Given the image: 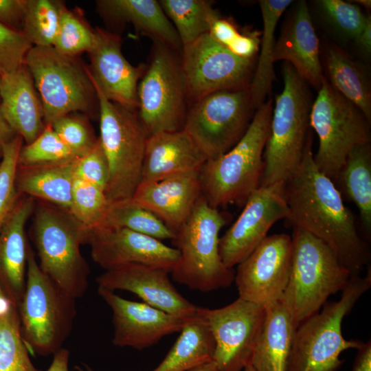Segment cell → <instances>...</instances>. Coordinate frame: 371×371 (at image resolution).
Masks as SVG:
<instances>
[{"label":"cell","mask_w":371,"mask_h":371,"mask_svg":"<svg viewBox=\"0 0 371 371\" xmlns=\"http://www.w3.org/2000/svg\"><path fill=\"white\" fill-rule=\"evenodd\" d=\"M16 308L0 284V318Z\"/></svg>","instance_id":"obj_52"},{"label":"cell","mask_w":371,"mask_h":371,"mask_svg":"<svg viewBox=\"0 0 371 371\" xmlns=\"http://www.w3.org/2000/svg\"><path fill=\"white\" fill-rule=\"evenodd\" d=\"M78 157L63 142L51 125L45 124L42 133L31 143L23 146L18 165L56 164L76 160Z\"/></svg>","instance_id":"obj_41"},{"label":"cell","mask_w":371,"mask_h":371,"mask_svg":"<svg viewBox=\"0 0 371 371\" xmlns=\"http://www.w3.org/2000/svg\"><path fill=\"white\" fill-rule=\"evenodd\" d=\"M176 50L154 42L137 87L138 116L148 135L183 129L188 100Z\"/></svg>","instance_id":"obj_13"},{"label":"cell","mask_w":371,"mask_h":371,"mask_svg":"<svg viewBox=\"0 0 371 371\" xmlns=\"http://www.w3.org/2000/svg\"><path fill=\"white\" fill-rule=\"evenodd\" d=\"M370 286L369 266L365 276L350 277L339 300L326 302L322 310L297 326L286 371H336L339 368L344 361L339 358L341 354L348 349H357L363 344L344 337L342 322Z\"/></svg>","instance_id":"obj_5"},{"label":"cell","mask_w":371,"mask_h":371,"mask_svg":"<svg viewBox=\"0 0 371 371\" xmlns=\"http://www.w3.org/2000/svg\"><path fill=\"white\" fill-rule=\"evenodd\" d=\"M42 102L45 124L71 113H90L96 92L89 68L52 46H33L25 63Z\"/></svg>","instance_id":"obj_11"},{"label":"cell","mask_w":371,"mask_h":371,"mask_svg":"<svg viewBox=\"0 0 371 371\" xmlns=\"http://www.w3.org/2000/svg\"><path fill=\"white\" fill-rule=\"evenodd\" d=\"M297 326L279 300L265 306V316L249 362L255 371H286Z\"/></svg>","instance_id":"obj_27"},{"label":"cell","mask_w":371,"mask_h":371,"mask_svg":"<svg viewBox=\"0 0 371 371\" xmlns=\"http://www.w3.org/2000/svg\"><path fill=\"white\" fill-rule=\"evenodd\" d=\"M69 351L61 348L54 355L52 361L47 371H69Z\"/></svg>","instance_id":"obj_51"},{"label":"cell","mask_w":371,"mask_h":371,"mask_svg":"<svg viewBox=\"0 0 371 371\" xmlns=\"http://www.w3.org/2000/svg\"><path fill=\"white\" fill-rule=\"evenodd\" d=\"M85 243L97 265L108 270L126 264L163 268L170 273L179 251L161 240L133 230L102 225L86 232Z\"/></svg>","instance_id":"obj_18"},{"label":"cell","mask_w":371,"mask_h":371,"mask_svg":"<svg viewBox=\"0 0 371 371\" xmlns=\"http://www.w3.org/2000/svg\"><path fill=\"white\" fill-rule=\"evenodd\" d=\"M273 60H285L308 85L318 89L324 76L319 41L306 1L296 4L276 41Z\"/></svg>","instance_id":"obj_23"},{"label":"cell","mask_w":371,"mask_h":371,"mask_svg":"<svg viewBox=\"0 0 371 371\" xmlns=\"http://www.w3.org/2000/svg\"><path fill=\"white\" fill-rule=\"evenodd\" d=\"M27 0H0V23L21 31Z\"/></svg>","instance_id":"obj_47"},{"label":"cell","mask_w":371,"mask_h":371,"mask_svg":"<svg viewBox=\"0 0 371 371\" xmlns=\"http://www.w3.org/2000/svg\"><path fill=\"white\" fill-rule=\"evenodd\" d=\"M0 371H42L30 359L17 308L0 318Z\"/></svg>","instance_id":"obj_37"},{"label":"cell","mask_w":371,"mask_h":371,"mask_svg":"<svg viewBox=\"0 0 371 371\" xmlns=\"http://www.w3.org/2000/svg\"><path fill=\"white\" fill-rule=\"evenodd\" d=\"M357 49L366 57L371 54V19L359 34L354 39Z\"/></svg>","instance_id":"obj_49"},{"label":"cell","mask_w":371,"mask_h":371,"mask_svg":"<svg viewBox=\"0 0 371 371\" xmlns=\"http://www.w3.org/2000/svg\"><path fill=\"white\" fill-rule=\"evenodd\" d=\"M196 313L212 335L217 371H243L261 330L265 307L238 297L221 308L197 306Z\"/></svg>","instance_id":"obj_15"},{"label":"cell","mask_w":371,"mask_h":371,"mask_svg":"<svg viewBox=\"0 0 371 371\" xmlns=\"http://www.w3.org/2000/svg\"><path fill=\"white\" fill-rule=\"evenodd\" d=\"M310 126L319 139L315 165L334 183L353 148L370 143V122L325 76L311 106Z\"/></svg>","instance_id":"obj_10"},{"label":"cell","mask_w":371,"mask_h":371,"mask_svg":"<svg viewBox=\"0 0 371 371\" xmlns=\"http://www.w3.org/2000/svg\"><path fill=\"white\" fill-rule=\"evenodd\" d=\"M23 139L17 135L3 146L0 161V231L21 194L15 185L19 152Z\"/></svg>","instance_id":"obj_42"},{"label":"cell","mask_w":371,"mask_h":371,"mask_svg":"<svg viewBox=\"0 0 371 371\" xmlns=\"http://www.w3.org/2000/svg\"><path fill=\"white\" fill-rule=\"evenodd\" d=\"M32 240L41 269L64 292L82 297L89 285V265L80 246L86 230L60 207L37 200L32 214Z\"/></svg>","instance_id":"obj_4"},{"label":"cell","mask_w":371,"mask_h":371,"mask_svg":"<svg viewBox=\"0 0 371 371\" xmlns=\"http://www.w3.org/2000/svg\"><path fill=\"white\" fill-rule=\"evenodd\" d=\"M109 203L104 191L76 179L69 212L83 226L86 232L104 223Z\"/></svg>","instance_id":"obj_38"},{"label":"cell","mask_w":371,"mask_h":371,"mask_svg":"<svg viewBox=\"0 0 371 371\" xmlns=\"http://www.w3.org/2000/svg\"><path fill=\"white\" fill-rule=\"evenodd\" d=\"M18 134L5 120L0 107V158L3 155V146L13 140Z\"/></svg>","instance_id":"obj_50"},{"label":"cell","mask_w":371,"mask_h":371,"mask_svg":"<svg viewBox=\"0 0 371 371\" xmlns=\"http://www.w3.org/2000/svg\"><path fill=\"white\" fill-rule=\"evenodd\" d=\"M92 82L100 113L99 139L109 166L106 196L109 202L132 198L142 179L148 135L137 110L109 100Z\"/></svg>","instance_id":"obj_9"},{"label":"cell","mask_w":371,"mask_h":371,"mask_svg":"<svg viewBox=\"0 0 371 371\" xmlns=\"http://www.w3.org/2000/svg\"><path fill=\"white\" fill-rule=\"evenodd\" d=\"M32 47L21 31L0 23V75L24 64Z\"/></svg>","instance_id":"obj_44"},{"label":"cell","mask_w":371,"mask_h":371,"mask_svg":"<svg viewBox=\"0 0 371 371\" xmlns=\"http://www.w3.org/2000/svg\"><path fill=\"white\" fill-rule=\"evenodd\" d=\"M180 59L191 101L220 90L249 87L256 67L255 58L234 54L208 33L182 47Z\"/></svg>","instance_id":"obj_14"},{"label":"cell","mask_w":371,"mask_h":371,"mask_svg":"<svg viewBox=\"0 0 371 371\" xmlns=\"http://www.w3.org/2000/svg\"><path fill=\"white\" fill-rule=\"evenodd\" d=\"M227 218L201 195L191 214L175 233L179 258L171 274L176 282L192 290L210 292L227 288L235 272L219 254V232Z\"/></svg>","instance_id":"obj_7"},{"label":"cell","mask_w":371,"mask_h":371,"mask_svg":"<svg viewBox=\"0 0 371 371\" xmlns=\"http://www.w3.org/2000/svg\"><path fill=\"white\" fill-rule=\"evenodd\" d=\"M49 125L78 158L87 153L98 138L85 117L78 113L61 116Z\"/></svg>","instance_id":"obj_43"},{"label":"cell","mask_w":371,"mask_h":371,"mask_svg":"<svg viewBox=\"0 0 371 371\" xmlns=\"http://www.w3.org/2000/svg\"><path fill=\"white\" fill-rule=\"evenodd\" d=\"M293 228L291 273L280 301L298 326L321 310L329 296L342 291L352 275L324 241Z\"/></svg>","instance_id":"obj_6"},{"label":"cell","mask_w":371,"mask_h":371,"mask_svg":"<svg viewBox=\"0 0 371 371\" xmlns=\"http://www.w3.org/2000/svg\"><path fill=\"white\" fill-rule=\"evenodd\" d=\"M284 188L282 183L260 186L247 199L238 218L219 238V254L226 267L233 269L243 261L276 222L286 219Z\"/></svg>","instance_id":"obj_17"},{"label":"cell","mask_w":371,"mask_h":371,"mask_svg":"<svg viewBox=\"0 0 371 371\" xmlns=\"http://www.w3.org/2000/svg\"><path fill=\"white\" fill-rule=\"evenodd\" d=\"M100 12L110 21L131 23L153 42L175 50L182 49L179 36L165 14L159 1L155 0L98 1Z\"/></svg>","instance_id":"obj_29"},{"label":"cell","mask_w":371,"mask_h":371,"mask_svg":"<svg viewBox=\"0 0 371 371\" xmlns=\"http://www.w3.org/2000/svg\"><path fill=\"white\" fill-rule=\"evenodd\" d=\"M36 200L21 194L0 231V284L18 308L25 289L29 243L25 225Z\"/></svg>","instance_id":"obj_24"},{"label":"cell","mask_w":371,"mask_h":371,"mask_svg":"<svg viewBox=\"0 0 371 371\" xmlns=\"http://www.w3.org/2000/svg\"><path fill=\"white\" fill-rule=\"evenodd\" d=\"M282 71L284 87L273 107L263 155L262 187L288 181L302 160L310 132L313 102L308 84L287 63Z\"/></svg>","instance_id":"obj_3"},{"label":"cell","mask_w":371,"mask_h":371,"mask_svg":"<svg viewBox=\"0 0 371 371\" xmlns=\"http://www.w3.org/2000/svg\"><path fill=\"white\" fill-rule=\"evenodd\" d=\"M316 5L322 18L344 40L354 41L371 19L359 6L342 0H319Z\"/></svg>","instance_id":"obj_40"},{"label":"cell","mask_w":371,"mask_h":371,"mask_svg":"<svg viewBox=\"0 0 371 371\" xmlns=\"http://www.w3.org/2000/svg\"><path fill=\"white\" fill-rule=\"evenodd\" d=\"M192 102L183 129L207 160L225 154L239 142L256 110L249 87L217 91Z\"/></svg>","instance_id":"obj_12"},{"label":"cell","mask_w":371,"mask_h":371,"mask_svg":"<svg viewBox=\"0 0 371 371\" xmlns=\"http://www.w3.org/2000/svg\"><path fill=\"white\" fill-rule=\"evenodd\" d=\"M351 371H371V341L369 339L357 348Z\"/></svg>","instance_id":"obj_48"},{"label":"cell","mask_w":371,"mask_h":371,"mask_svg":"<svg viewBox=\"0 0 371 371\" xmlns=\"http://www.w3.org/2000/svg\"><path fill=\"white\" fill-rule=\"evenodd\" d=\"M98 293L112 312L115 346L147 348L167 335L179 333L188 322L143 302L124 299L109 289L98 287Z\"/></svg>","instance_id":"obj_19"},{"label":"cell","mask_w":371,"mask_h":371,"mask_svg":"<svg viewBox=\"0 0 371 371\" xmlns=\"http://www.w3.org/2000/svg\"><path fill=\"white\" fill-rule=\"evenodd\" d=\"M357 207L367 237L371 234V146L370 143L355 146L350 152L335 183Z\"/></svg>","instance_id":"obj_31"},{"label":"cell","mask_w":371,"mask_h":371,"mask_svg":"<svg viewBox=\"0 0 371 371\" xmlns=\"http://www.w3.org/2000/svg\"><path fill=\"white\" fill-rule=\"evenodd\" d=\"M159 2L173 25L182 47L208 33L210 21L217 14L211 3L203 0H161Z\"/></svg>","instance_id":"obj_34"},{"label":"cell","mask_w":371,"mask_h":371,"mask_svg":"<svg viewBox=\"0 0 371 371\" xmlns=\"http://www.w3.org/2000/svg\"><path fill=\"white\" fill-rule=\"evenodd\" d=\"M325 68L328 82L356 105L371 121V86L368 69L334 43L326 49Z\"/></svg>","instance_id":"obj_30"},{"label":"cell","mask_w":371,"mask_h":371,"mask_svg":"<svg viewBox=\"0 0 371 371\" xmlns=\"http://www.w3.org/2000/svg\"><path fill=\"white\" fill-rule=\"evenodd\" d=\"M206 161L203 153L184 129L157 133L146 140L140 183L200 170Z\"/></svg>","instance_id":"obj_26"},{"label":"cell","mask_w":371,"mask_h":371,"mask_svg":"<svg viewBox=\"0 0 371 371\" xmlns=\"http://www.w3.org/2000/svg\"><path fill=\"white\" fill-rule=\"evenodd\" d=\"M310 131L302 160L284 183L287 222L327 244L352 276L368 267L371 254L335 183L315 165Z\"/></svg>","instance_id":"obj_1"},{"label":"cell","mask_w":371,"mask_h":371,"mask_svg":"<svg viewBox=\"0 0 371 371\" xmlns=\"http://www.w3.org/2000/svg\"><path fill=\"white\" fill-rule=\"evenodd\" d=\"M352 2L357 3V4H360L363 5L364 8H370L371 6V1L370 0H357V1H353Z\"/></svg>","instance_id":"obj_55"},{"label":"cell","mask_w":371,"mask_h":371,"mask_svg":"<svg viewBox=\"0 0 371 371\" xmlns=\"http://www.w3.org/2000/svg\"><path fill=\"white\" fill-rule=\"evenodd\" d=\"M96 40V30L92 29L79 15L65 7L52 47L64 55L76 57L85 52L89 53Z\"/></svg>","instance_id":"obj_39"},{"label":"cell","mask_w":371,"mask_h":371,"mask_svg":"<svg viewBox=\"0 0 371 371\" xmlns=\"http://www.w3.org/2000/svg\"><path fill=\"white\" fill-rule=\"evenodd\" d=\"M179 333L164 359L152 371H189L213 360L212 335L198 315L188 321Z\"/></svg>","instance_id":"obj_33"},{"label":"cell","mask_w":371,"mask_h":371,"mask_svg":"<svg viewBox=\"0 0 371 371\" xmlns=\"http://www.w3.org/2000/svg\"><path fill=\"white\" fill-rule=\"evenodd\" d=\"M102 225L126 228L161 241L175 237L159 218L132 198L110 202Z\"/></svg>","instance_id":"obj_35"},{"label":"cell","mask_w":371,"mask_h":371,"mask_svg":"<svg viewBox=\"0 0 371 371\" xmlns=\"http://www.w3.org/2000/svg\"><path fill=\"white\" fill-rule=\"evenodd\" d=\"M202 195L199 170L140 183L132 199L159 218L175 234Z\"/></svg>","instance_id":"obj_22"},{"label":"cell","mask_w":371,"mask_h":371,"mask_svg":"<svg viewBox=\"0 0 371 371\" xmlns=\"http://www.w3.org/2000/svg\"><path fill=\"white\" fill-rule=\"evenodd\" d=\"M18 313L21 335L30 353L43 357L63 348L76 315V299L41 269L30 245L25 289Z\"/></svg>","instance_id":"obj_8"},{"label":"cell","mask_w":371,"mask_h":371,"mask_svg":"<svg viewBox=\"0 0 371 371\" xmlns=\"http://www.w3.org/2000/svg\"><path fill=\"white\" fill-rule=\"evenodd\" d=\"M292 254L291 236H267L237 265L234 282L238 297L265 307L279 301L289 278Z\"/></svg>","instance_id":"obj_16"},{"label":"cell","mask_w":371,"mask_h":371,"mask_svg":"<svg viewBox=\"0 0 371 371\" xmlns=\"http://www.w3.org/2000/svg\"><path fill=\"white\" fill-rule=\"evenodd\" d=\"M208 34L217 43L228 49L243 34L233 22L229 19L220 17L218 13L210 21Z\"/></svg>","instance_id":"obj_46"},{"label":"cell","mask_w":371,"mask_h":371,"mask_svg":"<svg viewBox=\"0 0 371 371\" xmlns=\"http://www.w3.org/2000/svg\"><path fill=\"white\" fill-rule=\"evenodd\" d=\"M0 107L16 133L28 144L44 130L41 100L25 64L0 75Z\"/></svg>","instance_id":"obj_25"},{"label":"cell","mask_w":371,"mask_h":371,"mask_svg":"<svg viewBox=\"0 0 371 371\" xmlns=\"http://www.w3.org/2000/svg\"><path fill=\"white\" fill-rule=\"evenodd\" d=\"M65 8L60 1L27 0L21 32L32 46H53Z\"/></svg>","instance_id":"obj_36"},{"label":"cell","mask_w":371,"mask_h":371,"mask_svg":"<svg viewBox=\"0 0 371 371\" xmlns=\"http://www.w3.org/2000/svg\"><path fill=\"white\" fill-rule=\"evenodd\" d=\"M76 159L56 164L18 165L15 177L17 192L69 211Z\"/></svg>","instance_id":"obj_28"},{"label":"cell","mask_w":371,"mask_h":371,"mask_svg":"<svg viewBox=\"0 0 371 371\" xmlns=\"http://www.w3.org/2000/svg\"><path fill=\"white\" fill-rule=\"evenodd\" d=\"M273 107L271 99L262 103L239 142L201 168L202 196L211 207L219 210L230 204L244 205L260 187Z\"/></svg>","instance_id":"obj_2"},{"label":"cell","mask_w":371,"mask_h":371,"mask_svg":"<svg viewBox=\"0 0 371 371\" xmlns=\"http://www.w3.org/2000/svg\"><path fill=\"white\" fill-rule=\"evenodd\" d=\"M95 30L96 43L89 53L92 81L109 100L137 110L138 84L146 66L135 67L126 59L120 36L100 28Z\"/></svg>","instance_id":"obj_21"},{"label":"cell","mask_w":371,"mask_h":371,"mask_svg":"<svg viewBox=\"0 0 371 371\" xmlns=\"http://www.w3.org/2000/svg\"><path fill=\"white\" fill-rule=\"evenodd\" d=\"M292 3L291 0L259 1L262 18V33L257 65L249 86L251 102L256 110L265 102L275 79L273 52L275 32L282 13Z\"/></svg>","instance_id":"obj_32"},{"label":"cell","mask_w":371,"mask_h":371,"mask_svg":"<svg viewBox=\"0 0 371 371\" xmlns=\"http://www.w3.org/2000/svg\"><path fill=\"white\" fill-rule=\"evenodd\" d=\"M243 371H255L254 369L250 364H247L243 369Z\"/></svg>","instance_id":"obj_56"},{"label":"cell","mask_w":371,"mask_h":371,"mask_svg":"<svg viewBox=\"0 0 371 371\" xmlns=\"http://www.w3.org/2000/svg\"><path fill=\"white\" fill-rule=\"evenodd\" d=\"M75 177L106 191L109 166L99 137L87 153L76 159Z\"/></svg>","instance_id":"obj_45"},{"label":"cell","mask_w":371,"mask_h":371,"mask_svg":"<svg viewBox=\"0 0 371 371\" xmlns=\"http://www.w3.org/2000/svg\"><path fill=\"white\" fill-rule=\"evenodd\" d=\"M189 371H217V370L215 363L212 361Z\"/></svg>","instance_id":"obj_53"},{"label":"cell","mask_w":371,"mask_h":371,"mask_svg":"<svg viewBox=\"0 0 371 371\" xmlns=\"http://www.w3.org/2000/svg\"><path fill=\"white\" fill-rule=\"evenodd\" d=\"M163 268L126 264L108 270L96 278L98 287L131 292L143 302L186 321L194 319L197 306L186 299Z\"/></svg>","instance_id":"obj_20"},{"label":"cell","mask_w":371,"mask_h":371,"mask_svg":"<svg viewBox=\"0 0 371 371\" xmlns=\"http://www.w3.org/2000/svg\"><path fill=\"white\" fill-rule=\"evenodd\" d=\"M76 370L77 371H95L90 366L85 363H82L80 366H76Z\"/></svg>","instance_id":"obj_54"}]
</instances>
